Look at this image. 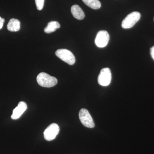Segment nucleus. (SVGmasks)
<instances>
[{
    "label": "nucleus",
    "instance_id": "6e6552de",
    "mask_svg": "<svg viewBox=\"0 0 154 154\" xmlns=\"http://www.w3.org/2000/svg\"><path fill=\"white\" fill-rule=\"evenodd\" d=\"M27 108L26 103L24 102H20L15 109L13 110V114L11 115V118L13 119H17L25 112Z\"/></svg>",
    "mask_w": 154,
    "mask_h": 154
},
{
    "label": "nucleus",
    "instance_id": "f8f14e48",
    "mask_svg": "<svg viewBox=\"0 0 154 154\" xmlns=\"http://www.w3.org/2000/svg\"><path fill=\"white\" fill-rule=\"evenodd\" d=\"M85 5L91 8L97 10L100 8L101 4L99 0H82Z\"/></svg>",
    "mask_w": 154,
    "mask_h": 154
},
{
    "label": "nucleus",
    "instance_id": "9d476101",
    "mask_svg": "<svg viewBox=\"0 0 154 154\" xmlns=\"http://www.w3.org/2000/svg\"><path fill=\"white\" fill-rule=\"evenodd\" d=\"M7 28L8 30L12 32H17L21 28V23L18 19H11L10 20L8 25Z\"/></svg>",
    "mask_w": 154,
    "mask_h": 154
},
{
    "label": "nucleus",
    "instance_id": "0eeeda50",
    "mask_svg": "<svg viewBox=\"0 0 154 154\" xmlns=\"http://www.w3.org/2000/svg\"><path fill=\"white\" fill-rule=\"evenodd\" d=\"M109 40L110 36L108 32L105 30H101L96 35L95 44L97 47L102 48L107 46Z\"/></svg>",
    "mask_w": 154,
    "mask_h": 154
},
{
    "label": "nucleus",
    "instance_id": "7ed1b4c3",
    "mask_svg": "<svg viewBox=\"0 0 154 154\" xmlns=\"http://www.w3.org/2000/svg\"><path fill=\"white\" fill-rule=\"evenodd\" d=\"M56 55L61 60L65 62L69 65H72L75 62V58L70 51L66 49L57 50L55 52Z\"/></svg>",
    "mask_w": 154,
    "mask_h": 154
},
{
    "label": "nucleus",
    "instance_id": "39448f33",
    "mask_svg": "<svg viewBox=\"0 0 154 154\" xmlns=\"http://www.w3.org/2000/svg\"><path fill=\"white\" fill-rule=\"evenodd\" d=\"M112 79V75L110 69L105 68L100 72L98 78L99 85L102 86H107L110 84Z\"/></svg>",
    "mask_w": 154,
    "mask_h": 154
},
{
    "label": "nucleus",
    "instance_id": "dca6fc26",
    "mask_svg": "<svg viewBox=\"0 0 154 154\" xmlns=\"http://www.w3.org/2000/svg\"></svg>",
    "mask_w": 154,
    "mask_h": 154
},
{
    "label": "nucleus",
    "instance_id": "1a4fd4ad",
    "mask_svg": "<svg viewBox=\"0 0 154 154\" xmlns=\"http://www.w3.org/2000/svg\"><path fill=\"white\" fill-rule=\"evenodd\" d=\"M71 13L74 18L78 20H82L85 17V14L82 9L78 5H74L71 8Z\"/></svg>",
    "mask_w": 154,
    "mask_h": 154
},
{
    "label": "nucleus",
    "instance_id": "f03ea898",
    "mask_svg": "<svg viewBox=\"0 0 154 154\" xmlns=\"http://www.w3.org/2000/svg\"><path fill=\"white\" fill-rule=\"evenodd\" d=\"M141 17L140 14L138 12H133L128 14L122 23V27L124 29L131 28L140 20Z\"/></svg>",
    "mask_w": 154,
    "mask_h": 154
},
{
    "label": "nucleus",
    "instance_id": "ddd939ff",
    "mask_svg": "<svg viewBox=\"0 0 154 154\" xmlns=\"http://www.w3.org/2000/svg\"><path fill=\"white\" fill-rule=\"evenodd\" d=\"M37 10L41 11L44 7L45 0H35Z\"/></svg>",
    "mask_w": 154,
    "mask_h": 154
},
{
    "label": "nucleus",
    "instance_id": "f257e3e1",
    "mask_svg": "<svg viewBox=\"0 0 154 154\" xmlns=\"http://www.w3.org/2000/svg\"><path fill=\"white\" fill-rule=\"evenodd\" d=\"M36 81L39 85L44 88H51L57 84V80L45 72H41L37 75Z\"/></svg>",
    "mask_w": 154,
    "mask_h": 154
},
{
    "label": "nucleus",
    "instance_id": "9b49d317",
    "mask_svg": "<svg viewBox=\"0 0 154 154\" xmlns=\"http://www.w3.org/2000/svg\"><path fill=\"white\" fill-rule=\"evenodd\" d=\"M60 25L57 21H52L48 24L47 27L44 29V32L46 33H50L54 32L57 29L60 28Z\"/></svg>",
    "mask_w": 154,
    "mask_h": 154
},
{
    "label": "nucleus",
    "instance_id": "20e7f679",
    "mask_svg": "<svg viewBox=\"0 0 154 154\" xmlns=\"http://www.w3.org/2000/svg\"><path fill=\"white\" fill-rule=\"evenodd\" d=\"M79 117L82 124L88 128H93L95 123L92 116L87 109L83 108L80 110Z\"/></svg>",
    "mask_w": 154,
    "mask_h": 154
},
{
    "label": "nucleus",
    "instance_id": "423d86ee",
    "mask_svg": "<svg viewBox=\"0 0 154 154\" xmlns=\"http://www.w3.org/2000/svg\"><path fill=\"white\" fill-rule=\"evenodd\" d=\"M60 128L57 124L52 123L48 127L44 132L45 139L47 141L54 140L58 134Z\"/></svg>",
    "mask_w": 154,
    "mask_h": 154
},
{
    "label": "nucleus",
    "instance_id": "2eb2a0df",
    "mask_svg": "<svg viewBox=\"0 0 154 154\" xmlns=\"http://www.w3.org/2000/svg\"><path fill=\"white\" fill-rule=\"evenodd\" d=\"M150 54L152 58L154 60V46H153L150 49Z\"/></svg>",
    "mask_w": 154,
    "mask_h": 154
},
{
    "label": "nucleus",
    "instance_id": "4468645a",
    "mask_svg": "<svg viewBox=\"0 0 154 154\" xmlns=\"http://www.w3.org/2000/svg\"><path fill=\"white\" fill-rule=\"evenodd\" d=\"M5 22V19L0 17V30L3 28V25H4Z\"/></svg>",
    "mask_w": 154,
    "mask_h": 154
}]
</instances>
